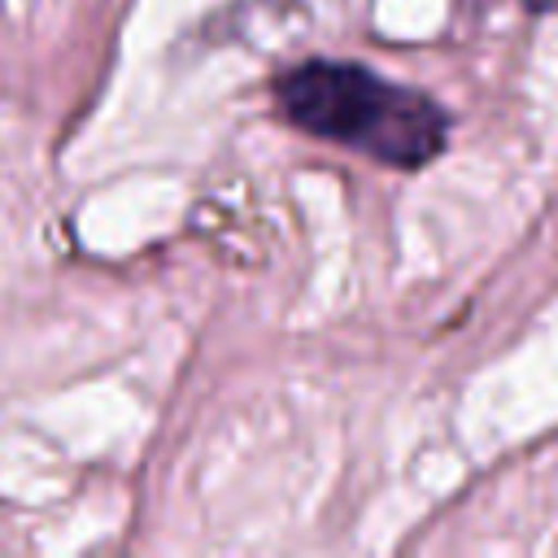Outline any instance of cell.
I'll list each match as a JSON object with an SVG mask.
<instances>
[{
	"label": "cell",
	"mask_w": 558,
	"mask_h": 558,
	"mask_svg": "<svg viewBox=\"0 0 558 558\" xmlns=\"http://www.w3.org/2000/svg\"><path fill=\"white\" fill-rule=\"evenodd\" d=\"M275 100L296 131L392 170L427 166L449 140V113L427 92L392 83L357 61H296L275 78Z\"/></svg>",
	"instance_id": "1"
},
{
	"label": "cell",
	"mask_w": 558,
	"mask_h": 558,
	"mask_svg": "<svg viewBox=\"0 0 558 558\" xmlns=\"http://www.w3.org/2000/svg\"><path fill=\"white\" fill-rule=\"evenodd\" d=\"M514 4H523L527 13H558V0H514Z\"/></svg>",
	"instance_id": "2"
}]
</instances>
